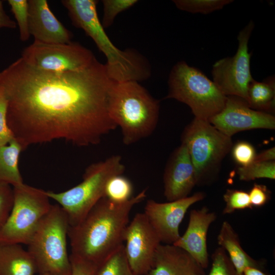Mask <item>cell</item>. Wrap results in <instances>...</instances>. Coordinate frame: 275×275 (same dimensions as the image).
I'll return each instance as SVG.
<instances>
[{"label":"cell","instance_id":"obj_18","mask_svg":"<svg viewBox=\"0 0 275 275\" xmlns=\"http://www.w3.org/2000/svg\"><path fill=\"white\" fill-rule=\"evenodd\" d=\"M147 275H205V272L184 250L173 244H160Z\"/></svg>","mask_w":275,"mask_h":275},{"label":"cell","instance_id":"obj_26","mask_svg":"<svg viewBox=\"0 0 275 275\" xmlns=\"http://www.w3.org/2000/svg\"><path fill=\"white\" fill-rule=\"evenodd\" d=\"M232 0H174L179 9L192 13L207 14L222 9L232 3Z\"/></svg>","mask_w":275,"mask_h":275},{"label":"cell","instance_id":"obj_32","mask_svg":"<svg viewBox=\"0 0 275 275\" xmlns=\"http://www.w3.org/2000/svg\"><path fill=\"white\" fill-rule=\"evenodd\" d=\"M8 99L0 83V146L8 144L14 138L7 122Z\"/></svg>","mask_w":275,"mask_h":275},{"label":"cell","instance_id":"obj_3","mask_svg":"<svg viewBox=\"0 0 275 275\" xmlns=\"http://www.w3.org/2000/svg\"><path fill=\"white\" fill-rule=\"evenodd\" d=\"M108 112L121 128L123 143L134 144L150 135L155 129L159 101L138 81H115L111 89Z\"/></svg>","mask_w":275,"mask_h":275},{"label":"cell","instance_id":"obj_10","mask_svg":"<svg viewBox=\"0 0 275 275\" xmlns=\"http://www.w3.org/2000/svg\"><path fill=\"white\" fill-rule=\"evenodd\" d=\"M21 58L33 68L52 73L81 70L96 59L91 50L78 43L36 41L23 50Z\"/></svg>","mask_w":275,"mask_h":275},{"label":"cell","instance_id":"obj_25","mask_svg":"<svg viewBox=\"0 0 275 275\" xmlns=\"http://www.w3.org/2000/svg\"><path fill=\"white\" fill-rule=\"evenodd\" d=\"M236 173L239 179L251 181L259 178L275 179V161H254L245 167H238Z\"/></svg>","mask_w":275,"mask_h":275},{"label":"cell","instance_id":"obj_27","mask_svg":"<svg viewBox=\"0 0 275 275\" xmlns=\"http://www.w3.org/2000/svg\"><path fill=\"white\" fill-rule=\"evenodd\" d=\"M8 3L18 26L20 40L22 41H27L31 36L29 29L28 1L8 0Z\"/></svg>","mask_w":275,"mask_h":275},{"label":"cell","instance_id":"obj_30","mask_svg":"<svg viewBox=\"0 0 275 275\" xmlns=\"http://www.w3.org/2000/svg\"><path fill=\"white\" fill-rule=\"evenodd\" d=\"M211 260V267L208 275H239L222 247L215 250Z\"/></svg>","mask_w":275,"mask_h":275},{"label":"cell","instance_id":"obj_22","mask_svg":"<svg viewBox=\"0 0 275 275\" xmlns=\"http://www.w3.org/2000/svg\"><path fill=\"white\" fill-rule=\"evenodd\" d=\"M274 76L261 82L253 79L248 91V103L251 108L271 114L274 109Z\"/></svg>","mask_w":275,"mask_h":275},{"label":"cell","instance_id":"obj_13","mask_svg":"<svg viewBox=\"0 0 275 275\" xmlns=\"http://www.w3.org/2000/svg\"><path fill=\"white\" fill-rule=\"evenodd\" d=\"M208 121L231 138L242 131L275 128V117L272 114L253 109L246 100L234 96H227L223 109Z\"/></svg>","mask_w":275,"mask_h":275},{"label":"cell","instance_id":"obj_34","mask_svg":"<svg viewBox=\"0 0 275 275\" xmlns=\"http://www.w3.org/2000/svg\"><path fill=\"white\" fill-rule=\"evenodd\" d=\"M71 265V275H96L98 266L86 260L69 256Z\"/></svg>","mask_w":275,"mask_h":275},{"label":"cell","instance_id":"obj_1","mask_svg":"<svg viewBox=\"0 0 275 275\" xmlns=\"http://www.w3.org/2000/svg\"><path fill=\"white\" fill-rule=\"evenodd\" d=\"M114 82L96 59L81 70L52 73L20 58L0 71L8 126L23 150L56 140L98 144L118 127L108 112Z\"/></svg>","mask_w":275,"mask_h":275},{"label":"cell","instance_id":"obj_14","mask_svg":"<svg viewBox=\"0 0 275 275\" xmlns=\"http://www.w3.org/2000/svg\"><path fill=\"white\" fill-rule=\"evenodd\" d=\"M205 196L203 193L198 192L191 196L166 203L147 200L144 213L161 242L173 244L179 239V226L187 209L203 200Z\"/></svg>","mask_w":275,"mask_h":275},{"label":"cell","instance_id":"obj_35","mask_svg":"<svg viewBox=\"0 0 275 275\" xmlns=\"http://www.w3.org/2000/svg\"><path fill=\"white\" fill-rule=\"evenodd\" d=\"M249 193L252 207H260L266 204L270 198V191L262 184L255 183Z\"/></svg>","mask_w":275,"mask_h":275},{"label":"cell","instance_id":"obj_28","mask_svg":"<svg viewBox=\"0 0 275 275\" xmlns=\"http://www.w3.org/2000/svg\"><path fill=\"white\" fill-rule=\"evenodd\" d=\"M136 0H103V15L101 24L103 28L109 27L113 23L116 17L136 3Z\"/></svg>","mask_w":275,"mask_h":275},{"label":"cell","instance_id":"obj_36","mask_svg":"<svg viewBox=\"0 0 275 275\" xmlns=\"http://www.w3.org/2000/svg\"><path fill=\"white\" fill-rule=\"evenodd\" d=\"M16 27V22L10 18L6 13L3 1L0 0V29L3 28L14 29Z\"/></svg>","mask_w":275,"mask_h":275},{"label":"cell","instance_id":"obj_5","mask_svg":"<svg viewBox=\"0 0 275 275\" xmlns=\"http://www.w3.org/2000/svg\"><path fill=\"white\" fill-rule=\"evenodd\" d=\"M69 223L59 205H52L30 239L28 251L39 273L71 275V265L67 249Z\"/></svg>","mask_w":275,"mask_h":275},{"label":"cell","instance_id":"obj_15","mask_svg":"<svg viewBox=\"0 0 275 275\" xmlns=\"http://www.w3.org/2000/svg\"><path fill=\"white\" fill-rule=\"evenodd\" d=\"M163 180L164 196L169 202L188 197L196 185L193 164L184 144H181L171 154Z\"/></svg>","mask_w":275,"mask_h":275},{"label":"cell","instance_id":"obj_33","mask_svg":"<svg viewBox=\"0 0 275 275\" xmlns=\"http://www.w3.org/2000/svg\"><path fill=\"white\" fill-rule=\"evenodd\" d=\"M13 202V188L11 185L0 183V230L11 211Z\"/></svg>","mask_w":275,"mask_h":275},{"label":"cell","instance_id":"obj_17","mask_svg":"<svg viewBox=\"0 0 275 275\" xmlns=\"http://www.w3.org/2000/svg\"><path fill=\"white\" fill-rule=\"evenodd\" d=\"M29 29L35 41L50 43L71 42L72 33L58 20L46 0H29Z\"/></svg>","mask_w":275,"mask_h":275},{"label":"cell","instance_id":"obj_16","mask_svg":"<svg viewBox=\"0 0 275 275\" xmlns=\"http://www.w3.org/2000/svg\"><path fill=\"white\" fill-rule=\"evenodd\" d=\"M216 215L205 206L191 210L187 229L182 236L173 244L187 252L204 269L209 265L207 235L210 225Z\"/></svg>","mask_w":275,"mask_h":275},{"label":"cell","instance_id":"obj_12","mask_svg":"<svg viewBox=\"0 0 275 275\" xmlns=\"http://www.w3.org/2000/svg\"><path fill=\"white\" fill-rule=\"evenodd\" d=\"M124 241L125 255L133 272L147 275L161 242L144 212L136 214L129 223Z\"/></svg>","mask_w":275,"mask_h":275},{"label":"cell","instance_id":"obj_11","mask_svg":"<svg viewBox=\"0 0 275 275\" xmlns=\"http://www.w3.org/2000/svg\"><path fill=\"white\" fill-rule=\"evenodd\" d=\"M254 28L253 21L241 30L237 36L238 46L235 54L216 61L212 66L213 81L226 96L240 97L248 102V91L253 80L250 69L251 53L249 41Z\"/></svg>","mask_w":275,"mask_h":275},{"label":"cell","instance_id":"obj_24","mask_svg":"<svg viewBox=\"0 0 275 275\" xmlns=\"http://www.w3.org/2000/svg\"><path fill=\"white\" fill-rule=\"evenodd\" d=\"M133 185L131 181L122 175L112 177L107 182L105 197L116 203H123L133 196Z\"/></svg>","mask_w":275,"mask_h":275},{"label":"cell","instance_id":"obj_29","mask_svg":"<svg viewBox=\"0 0 275 275\" xmlns=\"http://www.w3.org/2000/svg\"><path fill=\"white\" fill-rule=\"evenodd\" d=\"M226 206L223 214H230L236 210L252 208L249 193L242 190L228 189L223 196Z\"/></svg>","mask_w":275,"mask_h":275},{"label":"cell","instance_id":"obj_7","mask_svg":"<svg viewBox=\"0 0 275 275\" xmlns=\"http://www.w3.org/2000/svg\"><path fill=\"white\" fill-rule=\"evenodd\" d=\"M165 99H174L188 105L195 118L207 120L224 108L227 96L200 70L182 61L172 68Z\"/></svg>","mask_w":275,"mask_h":275},{"label":"cell","instance_id":"obj_23","mask_svg":"<svg viewBox=\"0 0 275 275\" xmlns=\"http://www.w3.org/2000/svg\"><path fill=\"white\" fill-rule=\"evenodd\" d=\"M96 275H136L127 261L124 244L98 267Z\"/></svg>","mask_w":275,"mask_h":275},{"label":"cell","instance_id":"obj_6","mask_svg":"<svg viewBox=\"0 0 275 275\" xmlns=\"http://www.w3.org/2000/svg\"><path fill=\"white\" fill-rule=\"evenodd\" d=\"M125 167L122 157L112 155L94 163L86 169L83 180L66 191H46L50 199L56 201L66 213L70 226L79 223L91 208L105 196L108 181L113 176L122 175Z\"/></svg>","mask_w":275,"mask_h":275},{"label":"cell","instance_id":"obj_19","mask_svg":"<svg viewBox=\"0 0 275 275\" xmlns=\"http://www.w3.org/2000/svg\"><path fill=\"white\" fill-rule=\"evenodd\" d=\"M36 263L20 244H0V275H35Z\"/></svg>","mask_w":275,"mask_h":275},{"label":"cell","instance_id":"obj_38","mask_svg":"<svg viewBox=\"0 0 275 275\" xmlns=\"http://www.w3.org/2000/svg\"><path fill=\"white\" fill-rule=\"evenodd\" d=\"M243 275H271L269 273L266 272L264 269L257 267H248L243 272Z\"/></svg>","mask_w":275,"mask_h":275},{"label":"cell","instance_id":"obj_31","mask_svg":"<svg viewBox=\"0 0 275 275\" xmlns=\"http://www.w3.org/2000/svg\"><path fill=\"white\" fill-rule=\"evenodd\" d=\"M232 156L239 167L247 166L254 161L257 155L253 145L248 142L241 141L233 145Z\"/></svg>","mask_w":275,"mask_h":275},{"label":"cell","instance_id":"obj_37","mask_svg":"<svg viewBox=\"0 0 275 275\" xmlns=\"http://www.w3.org/2000/svg\"><path fill=\"white\" fill-rule=\"evenodd\" d=\"M275 148L272 147L263 151L256 155L255 160L257 161H269L274 160Z\"/></svg>","mask_w":275,"mask_h":275},{"label":"cell","instance_id":"obj_20","mask_svg":"<svg viewBox=\"0 0 275 275\" xmlns=\"http://www.w3.org/2000/svg\"><path fill=\"white\" fill-rule=\"evenodd\" d=\"M217 239L239 275H243L248 267L264 269L262 262L252 258L243 250L237 233L228 222L223 223Z\"/></svg>","mask_w":275,"mask_h":275},{"label":"cell","instance_id":"obj_2","mask_svg":"<svg viewBox=\"0 0 275 275\" xmlns=\"http://www.w3.org/2000/svg\"><path fill=\"white\" fill-rule=\"evenodd\" d=\"M146 191L143 190L123 203L105 197L99 200L79 223L69 226L70 255L99 267L124 244L131 210L145 199Z\"/></svg>","mask_w":275,"mask_h":275},{"label":"cell","instance_id":"obj_21","mask_svg":"<svg viewBox=\"0 0 275 275\" xmlns=\"http://www.w3.org/2000/svg\"><path fill=\"white\" fill-rule=\"evenodd\" d=\"M23 148L14 139L0 146V183L15 187L23 183L19 169V159Z\"/></svg>","mask_w":275,"mask_h":275},{"label":"cell","instance_id":"obj_9","mask_svg":"<svg viewBox=\"0 0 275 275\" xmlns=\"http://www.w3.org/2000/svg\"><path fill=\"white\" fill-rule=\"evenodd\" d=\"M13 188V205L0 230V244L28 245L52 205L43 189L24 183Z\"/></svg>","mask_w":275,"mask_h":275},{"label":"cell","instance_id":"obj_4","mask_svg":"<svg viewBox=\"0 0 275 275\" xmlns=\"http://www.w3.org/2000/svg\"><path fill=\"white\" fill-rule=\"evenodd\" d=\"M97 4L93 0L80 1L72 7L69 16L73 24L83 30L105 55L109 78L115 81L138 82L148 78L151 70L145 58L133 49L120 50L108 37L99 19Z\"/></svg>","mask_w":275,"mask_h":275},{"label":"cell","instance_id":"obj_39","mask_svg":"<svg viewBox=\"0 0 275 275\" xmlns=\"http://www.w3.org/2000/svg\"><path fill=\"white\" fill-rule=\"evenodd\" d=\"M39 275H56V274H50V273H39Z\"/></svg>","mask_w":275,"mask_h":275},{"label":"cell","instance_id":"obj_8","mask_svg":"<svg viewBox=\"0 0 275 275\" xmlns=\"http://www.w3.org/2000/svg\"><path fill=\"white\" fill-rule=\"evenodd\" d=\"M181 144L186 147L195 170L196 185L211 182L233 146L232 138L207 120L195 118L184 129Z\"/></svg>","mask_w":275,"mask_h":275}]
</instances>
